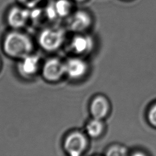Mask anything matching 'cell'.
<instances>
[{"label": "cell", "instance_id": "6da1fadb", "mask_svg": "<svg viewBox=\"0 0 156 156\" xmlns=\"http://www.w3.org/2000/svg\"><path fill=\"white\" fill-rule=\"evenodd\" d=\"M3 49L10 57L21 59L30 54L33 44L27 35L14 30L5 35L3 41Z\"/></svg>", "mask_w": 156, "mask_h": 156}, {"label": "cell", "instance_id": "7a4b0ae2", "mask_svg": "<svg viewBox=\"0 0 156 156\" xmlns=\"http://www.w3.org/2000/svg\"><path fill=\"white\" fill-rule=\"evenodd\" d=\"M65 39V32L62 29L48 27L43 29L40 34L38 41L40 45L46 51L58 49Z\"/></svg>", "mask_w": 156, "mask_h": 156}, {"label": "cell", "instance_id": "3957f363", "mask_svg": "<svg viewBox=\"0 0 156 156\" xmlns=\"http://www.w3.org/2000/svg\"><path fill=\"white\" fill-rule=\"evenodd\" d=\"M67 18V24L69 29L78 33L87 30L93 23L91 13L84 9H76Z\"/></svg>", "mask_w": 156, "mask_h": 156}, {"label": "cell", "instance_id": "277c9868", "mask_svg": "<svg viewBox=\"0 0 156 156\" xmlns=\"http://www.w3.org/2000/svg\"><path fill=\"white\" fill-rule=\"evenodd\" d=\"M88 141L85 135L79 131H74L65 138L63 147L66 152L71 156H79L87 147Z\"/></svg>", "mask_w": 156, "mask_h": 156}, {"label": "cell", "instance_id": "5b68a950", "mask_svg": "<svg viewBox=\"0 0 156 156\" xmlns=\"http://www.w3.org/2000/svg\"><path fill=\"white\" fill-rule=\"evenodd\" d=\"M6 20L11 27L15 29L21 28L30 20V10L17 4L8 10Z\"/></svg>", "mask_w": 156, "mask_h": 156}, {"label": "cell", "instance_id": "8992f818", "mask_svg": "<svg viewBox=\"0 0 156 156\" xmlns=\"http://www.w3.org/2000/svg\"><path fill=\"white\" fill-rule=\"evenodd\" d=\"M42 74L44 78L48 81H57L65 74V63L58 58H50L45 62L43 68Z\"/></svg>", "mask_w": 156, "mask_h": 156}, {"label": "cell", "instance_id": "52a82bcc", "mask_svg": "<svg viewBox=\"0 0 156 156\" xmlns=\"http://www.w3.org/2000/svg\"><path fill=\"white\" fill-rule=\"evenodd\" d=\"M65 74L72 79H79L86 73L87 66L86 63L78 58H72L65 63Z\"/></svg>", "mask_w": 156, "mask_h": 156}, {"label": "cell", "instance_id": "ba28073f", "mask_svg": "<svg viewBox=\"0 0 156 156\" xmlns=\"http://www.w3.org/2000/svg\"><path fill=\"white\" fill-rule=\"evenodd\" d=\"M110 104L104 96L95 97L90 104V112L94 118L102 119L108 113Z\"/></svg>", "mask_w": 156, "mask_h": 156}, {"label": "cell", "instance_id": "9c48e42d", "mask_svg": "<svg viewBox=\"0 0 156 156\" xmlns=\"http://www.w3.org/2000/svg\"><path fill=\"white\" fill-rule=\"evenodd\" d=\"M70 46L71 49L76 54H85L93 49V41L88 35L78 34L73 38Z\"/></svg>", "mask_w": 156, "mask_h": 156}, {"label": "cell", "instance_id": "30bf717a", "mask_svg": "<svg viewBox=\"0 0 156 156\" xmlns=\"http://www.w3.org/2000/svg\"><path fill=\"white\" fill-rule=\"evenodd\" d=\"M51 4L57 18L69 16L75 10L76 4L73 0H54Z\"/></svg>", "mask_w": 156, "mask_h": 156}, {"label": "cell", "instance_id": "8fae6325", "mask_svg": "<svg viewBox=\"0 0 156 156\" xmlns=\"http://www.w3.org/2000/svg\"><path fill=\"white\" fill-rule=\"evenodd\" d=\"M39 58L34 55H28L23 58L18 65V69L24 76L34 75L38 70Z\"/></svg>", "mask_w": 156, "mask_h": 156}, {"label": "cell", "instance_id": "7c38bea8", "mask_svg": "<svg viewBox=\"0 0 156 156\" xmlns=\"http://www.w3.org/2000/svg\"><path fill=\"white\" fill-rule=\"evenodd\" d=\"M104 124L102 119L94 118L88 122L86 126L87 134L92 138L99 136L104 130Z\"/></svg>", "mask_w": 156, "mask_h": 156}, {"label": "cell", "instance_id": "4fadbf2b", "mask_svg": "<svg viewBox=\"0 0 156 156\" xmlns=\"http://www.w3.org/2000/svg\"><path fill=\"white\" fill-rule=\"evenodd\" d=\"M45 0H16L17 4L32 10L43 5Z\"/></svg>", "mask_w": 156, "mask_h": 156}, {"label": "cell", "instance_id": "5bb4252c", "mask_svg": "<svg viewBox=\"0 0 156 156\" xmlns=\"http://www.w3.org/2000/svg\"><path fill=\"white\" fill-rule=\"evenodd\" d=\"M107 154L108 155H125L127 154V151L121 146H113L108 149Z\"/></svg>", "mask_w": 156, "mask_h": 156}, {"label": "cell", "instance_id": "9a60e30c", "mask_svg": "<svg viewBox=\"0 0 156 156\" xmlns=\"http://www.w3.org/2000/svg\"><path fill=\"white\" fill-rule=\"evenodd\" d=\"M147 117L151 124L156 127V104L149 109Z\"/></svg>", "mask_w": 156, "mask_h": 156}, {"label": "cell", "instance_id": "2e32d148", "mask_svg": "<svg viewBox=\"0 0 156 156\" xmlns=\"http://www.w3.org/2000/svg\"><path fill=\"white\" fill-rule=\"evenodd\" d=\"M76 4H83L87 2H88L89 0H73Z\"/></svg>", "mask_w": 156, "mask_h": 156}, {"label": "cell", "instance_id": "e0dca14e", "mask_svg": "<svg viewBox=\"0 0 156 156\" xmlns=\"http://www.w3.org/2000/svg\"><path fill=\"white\" fill-rule=\"evenodd\" d=\"M124 1H129V0H124Z\"/></svg>", "mask_w": 156, "mask_h": 156}]
</instances>
